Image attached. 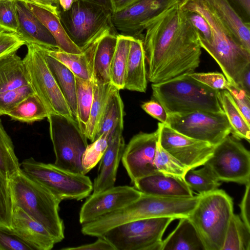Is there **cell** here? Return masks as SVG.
Wrapping results in <instances>:
<instances>
[{
  "label": "cell",
  "instance_id": "1",
  "mask_svg": "<svg viewBox=\"0 0 250 250\" xmlns=\"http://www.w3.org/2000/svg\"><path fill=\"white\" fill-rule=\"evenodd\" d=\"M147 79L158 83L195 71L202 54L198 34L177 0L146 25Z\"/></svg>",
  "mask_w": 250,
  "mask_h": 250
},
{
  "label": "cell",
  "instance_id": "2",
  "mask_svg": "<svg viewBox=\"0 0 250 250\" xmlns=\"http://www.w3.org/2000/svg\"><path fill=\"white\" fill-rule=\"evenodd\" d=\"M9 183L13 206L21 208L42 224L56 243L62 241L64 238V223L59 213L62 201L21 168Z\"/></svg>",
  "mask_w": 250,
  "mask_h": 250
},
{
  "label": "cell",
  "instance_id": "3",
  "mask_svg": "<svg viewBox=\"0 0 250 250\" xmlns=\"http://www.w3.org/2000/svg\"><path fill=\"white\" fill-rule=\"evenodd\" d=\"M188 74L152 83V98L158 101L168 114L195 111L224 112L218 98V90L209 88Z\"/></svg>",
  "mask_w": 250,
  "mask_h": 250
},
{
  "label": "cell",
  "instance_id": "4",
  "mask_svg": "<svg viewBox=\"0 0 250 250\" xmlns=\"http://www.w3.org/2000/svg\"><path fill=\"white\" fill-rule=\"evenodd\" d=\"M110 8L94 0H77L66 11L61 9L60 21L71 40L82 51L102 37L119 33Z\"/></svg>",
  "mask_w": 250,
  "mask_h": 250
},
{
  "label": "cell",
  "instance_id": "5",
  "mask_svg": "<svg viewBox=\"0 0 250 250\" xmlns=\"http://www.w3.org/2000/svg\"><path fill=\"white\" fill-rule=\"evenodd\" d=\"M232 198L222 189L201 195L188 217L197 229L206 250H222L233 214Z\"/></svg>",
  "mask_w": 250,
  "mask_h": 250
},
{
  "label": "cell",
  "instance_id": "6",
  "mask_svg": "<svg viewBox=\"0 0 250 250\" xmlns=\"http://www.w3.org/2000/svg\"><path fill=\"white\" fill-rule=\"evenodd\" d=\"M20 167L61 201L81 200L89 196L93 191V183L89 177L63 169L54 164L39 162L30 157L23 160Z\"/></svg>",
  "mask_w": 250,
  "mask_h": 250
},
{
  "label": "cell",
  "instance_id": "7",
  "mask_svg": "<svg viewBox=\"0 0 250 250\" xmlns=\"http://www.w3.org/2000/svg\"><path fill=\"white\" fill-rule=\"evenodd\" d=\"M26 46L27 51L23 61L30 84L49 115L56 114L75 119L47 64L44 48L32 43Z\"/></svg>",
  "mask_w": 250,
  "mask_h": 250
},
{
  "label": "cell",
  "instance_id": "8",
  "mask_svg": "<svg viewBox=\"0 0 250 250\" xmlns=\"http://www.w3.org/2000/svg\"><path fill=\"white\" fill-rule=\"evenodd\" d=\"M47 118L55 155L54 164L67 171L83 174L82 157L88 145L87 138L77 121L56 114H49Z\"/></svg>",
  "mask_w": 250,
  "mask_h": 250
},
{
  "label": "cell",
  "instance_id": "9",
  "mask_svg": "<svg viewBox=\"0 0 250 250\" xmlns=\"http://www.w3.org/2000/svg\"><path fill=\"white\" fill-rule=\"evenodd\" d=\"M174 217L139 219L116 226L103 236L116 250H161L162 237Z\"/></svg>",
  "mask_w": 250,
  "mask_h": 250
},
{
  "label": "cell",
  "instance_id": "10",
  "mask_svg": "<svg viewBox=\"0 0 250 250\" xmlns=\"http://www.w3.org/2000/svg\"><path fill=\"white\" fill-rule=\"evenodd\" d=\"M190 138L215 146L231 133L224 112L195 111L185 114H168L167 125Z\"/></svg>",
  "mask_w": 250,
  "mask_h": 250
},
{
  "label": "cell",
  "instance_id": "11",
  "mask_svg": "<svg viewBox=\"0 0 250 250\" xmlns=\"http://www.w3.org/2000/svg\"><path fill=\"white\" fill-rule=\"evenodd\" d=\"M219 181L246 185L250 182V153L232 135L226 136L214 146L204 164Z\"/></svg>",
  "mask_w": 250,
  "mask_h": 250
},
{
  "label": "cell",
  "instance_id": "12",
  "mask_svg": "<svg viewBox=\"0 0 250 250\" xmlns=\"http://www.w3.org/2000/svg\"><path fill=\"white\" fill-rule=\"evenodd\" d=\"M158 126L160 146L189 169L204 165L211 156L215 146L188 137L160 122Z\"/></svg>",
  "mask_w": 250,
  "mask_h": 250
},
{
  "label": "cell",
  "instance_id": "13",
  "mask_svg": "<svg viewBox=\"0 0 250 250\" xmlns=\"http://www.w3.org/2000/svg\"><path fill=\"white\" fill-rule=\"evenodd\" d=\"M160 129L151 133L141 132L125 146L121 161L133 184L142 177L158 171L154 165Z\"/></svg>",
  "mask_w": 250,
  "mask_h": 250
},
{
  "label": "cell",
  "instance_id": "14",
  "mask_svg": "<svg viewBox=\"0 0 250 250\" xmlns=\"http://www.w3.org/2000/svg\"><path fill=\"white\" fill-rule=\"evenodd\" d=\"M177 0H139L124 10L112 14L114 26L121 34L143 40L146 24Z\"/></svg>",
  "mask_w": 250,
  "mask_h": 250
},
{
  "label": "cell",
  "instance_id": "15",
  "mask_svg": "<svg viewBox=\"0 0 250 250\" xmlns=\"http://www.w3.org/2000/svg\"><path fill=\"white\" fill-rule=\"evenodd\" d=\"M142 192L128 186L113 187L92 193L82 206L79 222L89 223L106 214L120 209L138 199Z\"/></svg>",
  "mask_w": 250,
  "mask_h": 250
},
{
  "label": "cell",
  "instance_id": "16",
  "mask_svg": "<svg viewBox=\"0 0 250 250\" xmlns=\"http://www.w3.org/2000/svg\"><path fill=\"white\" fill-rule=\"evenodd\" d=\"M18 20L16 31L25 45L35 44L52 50L58 49L56 42L46 27L29 7L26 1L15 0Z\"/></svg>",
  "mask_w": 250,
  "mask_h": 250
},
{
  "label": "cell",
  "instance_id": "17",
  "mask_svg": "<svg viewBox=\"0 0 250 250\" xmlns=\"http://www.w3.org/2000/svg\"><path fill=\"white\" fill-rule=\"evenodd\" d=\"M124 126L117 127L110 136L107 147L100 160L98 174L93 184V193L114 186L119 163L125 147Z\"/></svg>",
  "mask_w": 250,
  "mask_h": 250
},
{
  "label": "cell",
  "instance_id": "18",
  "mask_svg": "<svg viewBox=\"0 0 250 250\" xmlns=\"http://www.w3.org/2000/svg\"><path fill=\"white\" fill-rule=\"evenodd\" d=\"M10 232L34 250H50L56 244L47 230L21 208L13 206Z\"/></svg>",
  "mask_w": 250,
  "mask_h": 250
},
{
  "label": "cell",
  "instance_id": "19",
  "mask_svg": "<svg viewBox=\"0 0 250 250\" xmlns=\"http://www.w3.org/2000/svg\"><path fill=\"white\" fill-rule=\"evenodd\" d=\"M118 35L106 34L82 51L86 54L89 62L92 83L99 84L110 83V66Z\"/></svg>",
  "mask_w": 250,
  "mask_h": 250
},
{
  "label": "cell",
  "instance_id": "20",
  "mask_svg": "<svg viewBox=\"0 0 250 250\" xmlns=\"http://www.w3.org/2000/svg\"><path fill=\"white\" fill-rule=\"evenodd\" d=\"M142 193L164 197H192L193 192L183 178L157 171L142 177L133 183Z\"/></svg>",
  "mask_w": 250,
  "mask_h": 250
},
{
  "label": "cell",
  "instance_id": "21",
  "mask_svg": "<svg viewBox=\"0 0 250 250\" xmlns=\"http://www.w3.org/2000/svg\"><path fill=\"white\" fill-rule=\"evenodd\" d=\"M215 14L236 42L250 52V24L245 23L227 0H201Z\"/></svg>",
  "mask_w": 250,
  "mask_h": 250
},
{
  "label": "cell",
  "instance_id": "22",
  "mask_svg": "<svg viewBox=\"0 0 250 250\" xmlns=\"http://www.w3.org/2000/svg\"><path fill=\"white\" fill-rule=\"evenodd\" d=\"M147 81L146 60L143 40L131 37L124 89L146 92Z\"/></svg>",
  "mask_w": 250,
  "mask_h": 250
},
{
  "label": "cell",
  "instance_id": "23",
  "mask_svg": "<svg viewBox=\"0 0 250 250\" xmlns=\"http://www.w3.org/2000/svg\"><path fill=\"white\" fill-rule=\"evenodd\" d=\"M174 230L164 240L161 250H206L194 224L183 217Z\"/></svg>",
  "mask_w": 250,
  "mask_h": 250
},
{
  "label": "cell",
  "instance_id": "24",
  "mask_svg": "<svg viewBox=\"0 0 250 250\" xmlns=\"http://www.w3.org/2000/svg\"><path fill=\"white\" fill-rule=\"evenodd\" d=\"M26 2L32 11L52 34L56 42L59 49L73 54L82 53L81 50L68 36L59 16L40 4L29 1Z\"/></svg>",
  "mask_w": 250,
  "mask_h": 250
},
{
  "label": "cell",
  "instance_id": "25",
  "mask_svg": "<svg viewBox=\"0 0 250 250\" xmlns=\"http://www.w3.org/2000/svg\"><path fill=\"white\" fill-rule=\"evenodd\" d=\"M28 84L25 64L16 52L0 60V93Z\"/></svg>",
  "mask_w": 250,
  "mask_h": 250
},
{
  "label": "cell",
  "instance_id": "26",
  "mask_svg": "<svg viewBox=\"0 0 250 250\" xmlns=\"http://www.w3.org/2000/svg\"><path fill=\"white\" fill-rule=\"evenodd\" d=\"M44 49L47 64L67 102L73 117L76 120V76L63 63L48 55L44 48Z\"/></svg>",
  "mask_w": 250,
  "mask_h": 250
},
{
  "label": "cell",
  "instance_id": "27",
  "mask_svg": "<svg viewBox=\"0 0 250 250\" xmlns=\"http://www.w3.org/2000/svg\"><path fill=\"white\" fill-rule=\"evenodd\" d=\"M93 99L85 135L91 142L95 137L101 118L110 94L117 89L111 83L99 84L92 83Z\"/></svg>",
  "mask_w": 250,
  "mask_h": 250
},
{
  "label": "cell",
  "instance_id": "28",
  "mask_svg": "<svg viewBox=\"0 0 250 250\" xmlns=\"http://www.w3.org/2000/svg\"><path fill=\"white\" fill-rule=\"evenodd\" d=\"M218 98L230 125V134L238 140L244 139L250 143V125L243 117L230 93L227 90H218Z\"/></svg>",
  "mask_w": 250,
  "mask_h": 250
},
{
  "label": "cell",
  "instance_id": "29",
  "mask_svg": "<svg viewBox=\"0 0 250 250\" xmlns=\"http://www.w3.org/2000/svg\"><path fill=\"white\" fill-rule=\"evenodd\" d=\"M119 91L116 89L108 98L98 126L95 140L104 133L111 134L117 127L124 126V104Z\"/></svg>",
  "mask_w": 250,
  "mask_h": 250
},
{
  "label": "cell",
  "instance_id": "30",
  "mask_svg": "<svg viewBox=\"0 0 250 250\" xmlns=\"http://www.w3.org/2000/svg\"><path fill=\"white\" fill-rule=\"evenodd\" d=\"M131 36L119 34L110 66V83L118 89H124Z\"/></svg>",
  "mask_w": 250,
  "mask_h": 250
},
{
  "label": "cell",
  "instance_id": "31",
  "mask_svg": "<svg viewBox=\"0 0 250 250\" xmlns=\"http://www.w3.org/2000/svg\"><path fill=\"white\" fill-rule=\"evenodd\" d=\"M6 115L12 120L29 124L47 118L49 114L40 99L34 93L21 102Z\"/></svg>",
  "mask_w": 250,
  "mask_h": 250
},
{
  "label": "cell",
  "instance_id": "32",
  "mask_svg": "<svg viewBox=\"0 0 250 250\" xmlns=\"http://www.w3.org/2000/svg\"><path fill=\"white\" fill-rule=\"evenodd\" d=\"M250 250V229L240 216L233 214L222 250Z\"/></svg>",
  "mask_w": 250,
  "mask_h": 250
},
{
  "label": "cell",
  "instance_id": "33",
  "mask_svg": "<svg viewBox=\"0 0 250 250\" xmlns=\"http://www.w3.org/2000/svg\"><path fill=\"white\" fill-rule=\"evenodd\" d=\"M199 169H189L183 179L191 190L199 195L212 192L220 186V181L211 169L206 165Z\"/></svg>",
  "mask_w": 250,
  "mask_h": 250
},
{
  "label": "cell",
  "instance_id": "34",
  "mask_svg": "<svg viewBox=\"0 0 250 250\" xmlns=\"http://www.w3.org/2000/svg\"><path fill=\"white\" fill-rule=\"evenodd\" d=\"M76 120L85 134L93 99V87L91 81L76 77Z\"/></svg>",
  "mask_w": 250,
  "mask_h": 250
},
{
  "label": "cell",
  "instance_id": "35",
  "mask_svg": "<svg viewBox=\"0 0 250 250\" xmlns=\"http://www.w3.org/2000/svg\"><path fill=\"white\" fill-rule=\"evenodd\" d=\"M47 54L57 60L69 69L76 77L82 79L91 81L89 62L86 54L67 53L60 49L52 50L45 48Z\"/></svg>",
  "mask_w": 250,
  "mask_h": 250
},
{
  "label": "cell",
  "instance_id": "36",
  "mask_svg": "<svg viewBox=\"0 0 250 250\" xmlns=\"http://www.w3.org/2000/svg\"><path fill=\"white\" fill-rule=\"evenodd\" d=\"M20 168L12 140L0 121V171L10 179Z\"/></svg>",
  "mask_w": 250,
  "mask_h": 250
},
{
  "label": "cell",
  "instance_id": "37",
  "mask_svg": "<svg viewBox=\"0 0 250 250\" xmlns=\"http://www.w3.org/2000/svg\"><path fill=\"white\" fill-rule=\"evenodd\" d=\"M110 133L102 134L88 145L82 157L83 174L89 172L100 161L108 145Z\"/></svg>",
  "mask_w": 250,
  "mask_h": 250
},
{
  "label": "cell",
  "instance_id": "38",
  "mask_svg": "<svg viewBox=\"0 0 250 250\" xmlns=\"http://www.w3.org/2000/svg\"><path fill=\"white\" fill-rule=\"evenodd\" d=\"M154 165L158 171L183 179L186 173L189 169L163 148L159 141Z\"/></svg>",
  "mask_w": 250,
  "mask_h": 250
},
{
  "label": "cell",
  "instance_id": "39",
  "mask_svg": "<svg viewBox=\"0 0 250 250\" xmlns=\"http://www.w3.org/2000/svg\"><path fill=\"white\" fill-rule=\"evenodd\" d=\"M12 209L9 179L0 171V229L11 231Z\"/></svg>",
  "mask_w": 250,
  "mask_h": 250
},
{
  "label": "cell",
  "instance_id": "40",
  "mask_svg": "<svg viewBox=\"0 0 250 250\" xmlns=\"http://www.w3.org/2000/svg\"><path fill=\"white\" fill-rule=\"evenodd\" d=\"M35 93L30 84L0 93V116L6 114L28 96Z\"/></svg>",
  "mask_w": 250,
  "mask_h": 250
},
{
  "label": "cell",
  "instance_id": "41",
  "mask_svg": "<svg viewBox=\"0 0 250 250\" xmlns=\"http://www.w3.org/2000/svg\"><path fill=\"white\" fill-rule=\"evenodd\" d=\"M183 10L187 19L197 32L200 43L210 44L212 42V30L205 18L196 11Z\"/></svg>",
  "mask_w": 250,
  "mask_h": 250
},
{
  "label": "cell",
  "instance_id": "42",
  "mask_svg": "<svg viewBox=\"0 0 250 250\" xmlns=\"http://www.w3.org/2000/svg\"><path fill=\"white\" fill-rule=\"evenodd\" d=\"M0 27L16 32L18 20L15 0H0Z\"/></svg>",
  "mask_w": 250,
  "mask_h": 250
},
{
  "label": "cell",
  "instance_id": "43",
  "mask_svg": "<svg viewBox=\"0 0 250 250\" xmlns=\"http://www.w3.org/2000/svg\"><path fill=\"white\" fill-rule=\"evenodd\" d=\"M193 79L215 90H227L230 83L224 74L219 72H192Z\"/></svg>",
  "mask_w": 250,
  "mask_h": 250
},
{
  "label": "cell",
  "instance_id": "44",
  "mask_svg": "<svg viewBox=\"0 0 250 250\" xmlns=\"http://www.w3.org/2000/svg\"><path fill=\"white\" fill-rule=\"evenodd\" d=\"M25 42L16 32L0 27V60L17 51Z\"/></svg>",
  "mask_w": 250,
  "mask_h": 250
},
{
  "label": "cell",
  "instance_id": "45",
  "mask_svg": "<svg viewBox=\"0 0 250 250\" xmlns=\"http://www.w3.org/2000/svg\"><path fill=\"white\" fill-rule=\"evenodd\" d=\"M235 105L246 122L250 125V95L230 83L227 89Z\"/></svg>",
  "mask_w": 250,
  "mask_h": 250
},
{
  "label": "cell",
  "instance_id": "46",
  "mask_svg": "<svg viewBox=\"0 0 250 250\" xmlns=\"http://www.w3.org/2000/svg\"><path fill=\"white\" fill-rule=\"evenodd\" d=\"M0 250H34L14 233L0 229Z\"/></svg>",
  "mask_w": 250,
  "mask_h": 250
},
{
  "label": "cell",
  "instance_id": "47",
  "mask_svg": "<svg viewBox=\"0 0 250 250\" xmlns=\"http://www.w3.org/2000/svg\"><path fill=\"white\" fill-rule=\"evenodd\" d=\"M141 107L146 113L160 123L167 125L168 113L161 104L155 99L152 98L144 102L141 105Z\"/></svg>",
  "mask_w": 250,
  "mask_h": 250
},
{
  "label": "cell",
  "instance_id": "48",
  "mask_svg": "<svg viewBox=\"0 0 250 250\" xmlns=\"http://www.w3.org/2000/svg\"><path fill=\"white\" fill-rule=\"evenodd\" d=\"M62 250H116L114 247L103 236L98 237L96 241L74 247L62 249Z\"/></svg>",
  "mask_w": 250,
  "mask_h": 250
},
{
  "label": "cell",
  "instance_id": "49",
  "mask_svg": "<svg viewBox=\"0 0 250 250\" xmlns=\"http://www.w3.org/2000/svg\"><path fill=\"white\" fill-rule=\"evenodd\" d=\"M227 1L245 23L250 24V0Z\"/></svg>",
  "mask_w": 250,
  "mask_h": 250
},
{
  "label": "cell",
  "instance_id": "50",
  "mask_svg": "<svg viewBox=\"0 0 250 250\" xmlns=\"http://www.w3.org/2000/svg\"><path fill=\"white\" fill-rule=\"evenodd\" d=\"M246 188L243 198L239 204L240 218L248 228L250 229V182L246 185Z\"/></svg>",
  "mask_w": 250,
  "mask_h": 250
},
{
  "label": "cell",
  "instance_id": "51",
  "mask_svg": "<svg viewBox=\"0 0 250 250\" xmlns=\"http://www.w3.org/2000/svg\"><path fill=\"white\" fill-rule=\"evenodd\" d=\"M139 0H107L112 14L120 12Z\"/></svg>",
  "mask_w": 250,
  "mask_h": 250
},
{
  "label": "cell",
  "instance_id": "52",
  "mask_svg": "<svg viewBox=\"0 0 250 250\" xmlns=\"http://www.w3.org/2000/svg\"><path fill=\"white\" fill-rule=\"evenodd\" d=\"M28 1L40 4L58 16L61 11L59 0H28Z\"/></svg>",
  "mask_w": 250,
  "mask_h": 250
},
{
  "label": "cell",
  "instance_id": "53",
  "mask_svg": "<svg viewBox=\"0 0 250 250\" xmlns=\"http://www.w3.org/2000/svg\"><path fill=\"white\" fill-rule=\"evenodd\" d=\"M239 87L250 95V65L246 68L242 73L239 83Z\"/></svg>",
  "mask_w": 250,
  "mask_h": 250
},
{
  "label": "cell",
  "instance_id": "54",
  "mask_svg": "<svg viewBox=\"0 0 250 250\" xmlns=\"http://www.w3.org/2000/svg\"><path fill=\"white\" fill-rule=\"evenodd\" d=\"M77 0H59L61 9L63 11L69 10Z\"/></svg>",
  "mask_w": 250,
  "mask_h": 250
},
{
  "label": "cell",
  "instance_id": "55",
  "mask_svg": "<svg viewBox=\"0 0 250 250\" xmlns=\"http://www.w3.org/2000/svg\"><path fill=\"white\" fill-rule=\"evenodd\" d=\"M95 0V1H97L99 2L100 3H102L103 4L107 6V7H108L109 8L107 0Z\"/></svg>",
  "mask_w": 250,
  "mask_h": 250
},
{
  "label": "cell",
  "instance_id": "56",
  "mask_svg": "<svg viewBox=\"0 0 250 250\" xmlns=\"http://www.w3.org/2000/svg\"><path fill=\"white\" fill-rule=\"evenodd\" d=\"M24 0V1H28V0Z\"/></svg>",
  "mask_w": 250,
  "mask_h": 250
}]
</instances>
